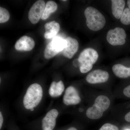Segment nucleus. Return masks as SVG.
<instances>
[{"instance_id":"6ab92c4d","label":"nucleus","mask_w":130,"mask_h":130,"mask_svg":"<svg viewBox=\"0 0 130 130\" xmlns=\"http://www.w3.org/2000/svg\"><path fill=\"white\" fill-rule=\"evenodd\" d=\"M10 18V14L6 8L0 7V23H4L7 22Z\"/></svg>"},{"instance_id":"412c9836","label":"nucleus","mask_w":130,"mask_h":130,"mask_svg":"<svg viewBox=\"0 0 130 130\" xmlns=\"http://www.w3.org/2000/svg\"><path fill=\"white\" fill-rule=\"evenodd\" d=\"M123 94L125 96L130 98V85L126 87L123 90Z\"/></svg>"},{"instance_id":"a211bd4d","label":"nucleus","mask_w":130,"mask_h":130,"mask_svg":"<svg viewBox=\"0 0 130 130\" xmlns=\"http://www.w3.org/2000/svg\"><path fill=\"white\" fill-rule=\"evenodd\" d=\"M128 8L124 9L120 18V21L123 24L128 25L130 24V0L127 1Z\"/></svg>"},{"instance_id":"f3484780","label":"nucleus","mask_w":130,"mask_h":130,"mask_svg":"<svg viewBox=\"0 0 130 130\" xmlns=\"http://www.w3.org/2000/svg\"><path fill=\"white\" fill-rule=\"evenodd\" d=\"M58 8L57 4L53 1H49L45 5L44 12L42 16V20H46L48 18L50 14L56 11Z\"/></svg>"},{"instance_id":"20e7f679","label":"nucleus","mask_w":130,"mask_h":130,"mask_svg":"<svg viewBox=\"0 0 130 130\" xmlns=\"http://www.w3.org/2000/svg\"><path fill=\"white\" fill-rule=\"evenodd\" d=\"M98 57V53L94 49L88 48L84 50L78 59L80 72L85 73L90 71L93 65L97 61Z\"/></svg>"},{"instance_id":"5701e85b","label":"nucleus","mask_w":130,"mask_h":130,"mask_svg":"<svg viewBox=\"0 0 130 130\" xmlns=\"http://www.w3.org/2000/svg\"><path fill=\"white\" fill-rule=\"evenodd\" d=\"M124 118L126 121L128 122H130V111L126 114Z\"/></svg>"},{"instance_id":"b1692460","label":"nucleus","mask_w":130,"mask_h":130,"mask_svg":"<svg viewBox=\"0 0 130 130\" xmlns=\"http://www.w3.org/2000/svg\"><path fill=\"white\" fill-rule=\"evenodd\" d=\"M67 130H77V129L74 127H72L68 129Z\"/></svg>"},{"instance_id":"7ed1b4c3","label":"nucleus","mask_w":130,"mask_h":130,"mask_svg":"<svg viewBox=\"0 0 130 130\" xmlns=\"http://www.w3.org/2000/svg\"><path fill=\"white\" fill-rule=\"evenodd\" d=\"M110 101L107 96H98L96 98L94 105L90 107L86 111V115L91 119H98L101 118L105 111L109 108Z\"/></svg>"},{"instance_id":"9b49d317","label":"nucleus","mask_w":130,"mask_h":130,"mask_svg":"<svg viewBox=\"0 0 130 130\" xmlns=\"http://www.w3.org/2000/svg\"><path fill=\"white\" fill-rule=\"evenodd\" d=\"M35 42L29 37L24 36L20 38L16 42L15 48L19 51H30L35 46Z\"/></svg>"},{"instance_id":"4468645a","label":"nucleus","mask_w":130,"mask_h":130,"mask_svg":"<svg viewBox=\"0 0 130 130\" xmlns=\"http://www.w3.org/2000/svg\"><path fill=\"white\" fill-rule=\"evenodd\" d=\"M65 89V86L63 81L56 82L53 81L51 83L48 90V93L51 97H58L63 94Z\"/></svg>"},{"instance_id":"2eb2a0df","label":"nucleus","mask_w":130,"mask_h":130,"mask_svg":"<svg viewBox=\"0 0 130 130\" xmlns=\"http://www.w3.org/2000/svg\"><path fill=\"white\" fill-rule=\"evenodd\" d=\"M111 3L113 15L116 19H120L124 11L125 1L124 0H112Z\"/></svg>"},{"instance_id":"dca6fc26","label":"nucleus","mask_w":130,"mask_h":130,"mask_svg":"<svg viewBox=\"0 0 130 130\" xmlns=\"http://www.w3.org/2000/svg\"><path fill=\"white\" fill-rule=\"evenodd\" d=\"M112 70L115 76L120 78H126L130 76V68L125 67L121 64L113 65Z\"/></svg>"},{"instance_id":"f257e3e1","label":"nucleus","mask_w":130,"mask_h":130,"mask_svg":"<svg viewBox=\"0 0 130 130\" xmlns=\"http://www.w3.org/2000/svg\"><path fill=\"white\" fill-rule=\"evenodd\" d=\"M43 95V90L40 84L34 83L31 85L24 96L23 100L24 107L26 109L33 111L40 104Z\"/></svg>"},{"instance_id":"6e6552de","label":"nucleus","mask_w":130,"mask_h":130,"mask_svg":"<svg viewBox=\"0 0 130 130\" xmlns=\"http://www.w3.org/2000/svg\"><path fill=\"white\" fill-rule=\"evenodd\" d=\"M63 101V103L67 106L75 105L80 103L81 99L76 88L71 86L66 90Z\"/></svg>"},{"instance_id":"9d476101","label":"nucleus","mask_w":130,"mask_h":130,"mask_svg":"<svg viewBox=\"0 0 130 130\" xmlns=\"http://www.w3.org/2000/svg\"><path fill=\"white\" fill-rule=\"evenodd\" d=\"M58 110L53 109L46 114L42 121L43 130H53L56 124V119L58 116Z\"/></svg>"},{"instance_id":"f8f14e48","label":"nucleus","mask_w":130,"mask_h":130,"mask_svg":"<svg viewBox=\"0 0 130 130\" xmlns=\"http://www.w3.org/2000/svg\"><path fill=\"white\" fill-rule=\"evenodd\" d=\"M66 40L67 45L63 50V55L66 58L71 59L77 51L79 44L76 39L72 37H68Z\"/></svg>"},{"instance_id":"a878e982","label":"nucleus","mask_w":130,"mask_h":130,"mask_svg":"<svg viewBox=\"0 0 130 130\" xmlns=\"http://www.w3.org/2000/svg\"><path fill=\"white\" fill-rule=\"evenodd\" d=\"M130 130L129 129H127V130Z\"/></svg>"},{"instance_id":"0eeeda50","label":"nucleus","mask_w":130,"mask_h":130,"mask_svg":"<svg viewBox=\"0 0 130 130\" xmlns=\"http://www.w3.org/2000/svg\"><path fill=\"white\" fill-rule=\"evenodd\" d=\"M45 2L39 0L33 4L28 13V18L31 23L36 24L41 19L45 7Z\"/></svg>"},{"instance_id":"ddd939ff","label":"nucleus","mask_w":130,"mask_h":130,"mask_svg":"<svg viewBox=\"0 0 130 130\" xmlns=\"http://www.w3.org/2000/svg\"><path fill=\"white\" fill-rule=\"evenodd\" d=\"M44 28V37L46 39H50L55 37L59 31L60 26L58 23L53 21L45 24Z\"/></svg>"},{"instance_id":"39448f33","label":"nucleus","mask_w":130,"mask_h":130,"mask_svg":"<svg viewBox=\"0 0 130 130\" xmlns=\"http://www.w3.org/2000/svg\"><path fill=\"white\" fill-rule=\"evenodd\" d=\"M67 45L66 39L59 37H55L47 44L44 51V56L47 59L53 58L63 51Z\"/></svg>"},{"instance_id":"393cba45","label":"nucleus","mask_w":130,"mask_h":130,"mask_svg":"<svg viewBox=\"0 0 130 130\" xmlns=\"http://www.w3.org/2000/svg\"><path fill=\"white\" fill-rule=\"evenodd\" d=\"M66 1V0H64V1Z\"/></svg>"},{"instance_id":"f03ea898","label":"nucleus","mask_w":130,"mask_h":130,"mask_svg":"<svg viewBox=\"0 0 130 130\" xmlns=\"http://www.w3.org/2000/svg\"><path fill=\"white\" fill-rule=\"evenodd\" d=\"M84 14L86 19V25L91 30L97 31L105 26L106 23L105 17L95 8L92 7L86 8Z\"/></svg>"},{"instance_id":"1a4fd4ad","label":"nucleus","mask_w":130,"mask_h":130,"mask_svg":"<svg viewBox=\"0 0 130 130\" xmlns=\"http://www.w3.org/2000/svg\"><path fill=\"white\" fill-rule=\"evenodd\" d=\"M109 73L101 70H96L90 73L86 77V81L90 84L102 83L108 80Z\"/></svg>"},{"instance_id":"423d86ee","label":"nucleus","mask_w":130,"mask_h":130,"mask_svg":"<svg viewBox=\"0 0 130 130\" xmlns=\"http://www.w3.org/2000/svg\"><path fill=\"white\" fill-rule=\"evenodd\" d=\"M126 37V33L124 30L123 28L117 27L108 31L106 39L108 43L112 46H119L125 43Z\"/></svg>"},{"instance_id":"aec40b11","label":"nucleus","mask_w":130,"mask_h":130,"mask_svg":"<svg viewBox=\"0 0 130 130\" xmlns=\"http://www.w3.org/2000/svg\"><path fill=\"white\" fill-rule=\"evenodd\" d=\"M99 130H119V129L116 125L110 123H106L103 125Z\"/></svg>"},{"instance_id":"4be33fe9","label":"nucleus","mask_w":130,"mask_h":130,"mask_svg":"<svg viewBox=\"0 0 130 130\" xmlns=\"http://www.w3.org/2000/svg\"><path fill=\"white\" fill-rule=\"evenodd\" d=\"M3 123V117L2 113L0 112V129H1Z\"/></svg>"}]
</instances>
